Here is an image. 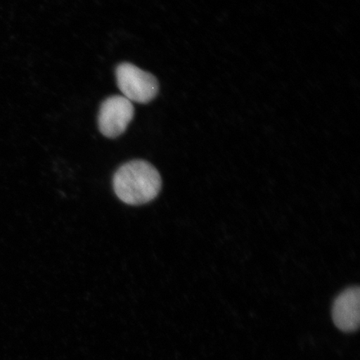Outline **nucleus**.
Instances as JSON below:
<instances>
[{
  "label": "nucleus",
  "instance_id": "f03ea898",
  "mask_svg": "<svg viewBox=\"0 0 360 360\" xmlns=\"http://www.w3.org/2000/svg\"><path fill=\"white\" fill-rule=\"evenodd\" d=\"M117 84L129 101L148 103L159 93V83L154 75L129 63H123L115 71Z\"/></svg>",
  "mask_w": 360,
  "mask_h": 360
},
{
  "label": "nucleus",
  "instance_id": "f257e3e1",
  "mask_svg": "<svg viewBox=\"0 0 360 360\" xmlns=\"http://www.w3.org/2000/svg\"><path fill=\"white\" fill-rule=\"evenodd\" d=\"M112 183L116 195L129 205H145L155 200L162 186L160 173L143 160H133L121 166Z\"/></svg>",
  "mask_w": 360,
  "mask_h": 360
},
{
  "label": "nucleus",
  "instance_id": "20e7f679",
  "mask_svg": "<svg viewBox=\"0 0 360 360\" xmlns=\"http://www.w3.org/2000/svg\"><path fill=\"white\" fill-rule=\"evenodd\" d=\"M360 291L351 287L342 292L333 304L332 316L335 325L344 332L358 330L360 319Z\"/></svg>",
  "mask_w": 360,
  "mask_h": 360
},
{
  "label": "nucleus",
  "instance_id": "7ed1b4c3",
  "mask_svg": "<svg viewBox=\"0 0 360 360\" xmlns=\"http://www.w3.org/2000/svg\"><path fill=\"white\" fill-rule=\"evenodd\" d=\"M131 101L124 96H112L103 102L98 116V129L105 137L115 139L124 133L134 118Z\"/></svg>",
  "mask_w": 360,
  "mask_h": 360
}]
</instances>
